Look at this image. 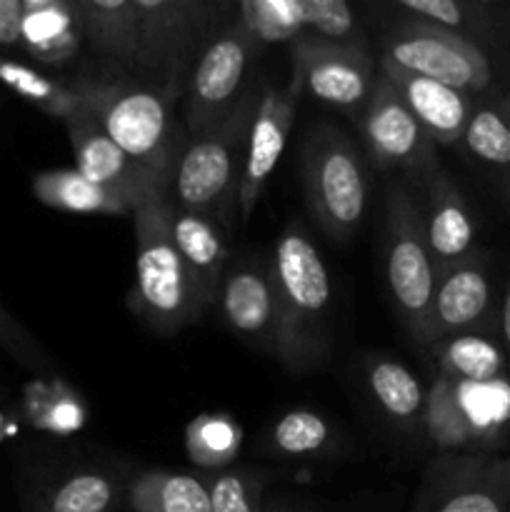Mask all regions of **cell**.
<instances>
[{
	"label": "cell",
	"instance_id": "1",
	"mask_svg": "<svg viewBox=\"0 0 510 512\" xmlns=\"http://www.w3.org/2000/svg\"><path fill=\"white\" fill-rule=\"evenodd\" d=\"M275 288L273 353L293 373H305L328 348L330 275L300 223H288L270 260Z\"/></svg>",
	"mask_w": 510,
	"mask_h": 512
},
{
	"label": "cell",
	"instance_id": "2",
	"mask_svg": "<svg viewBox=\"0 0 510 512\" xmlns=\"http://www.w3.org/2000/svg\"><path fill=\"white\" fill-rule=\"evenodd\" d=\"M80 110L88 113L125 155L173 188L185 133L173 120V100L160 90L78 80Z\"/></svg>",
	"mask_w": 510,
	"mask_h": 512
},
{
	"label": "cell",
	"instance_id": "3",
	"mask_svg": "<svg viewBox=\"0 0 510 512\" xmlns=\"http://www.w3.org/2000/svg\"><path fill=\"white\" fill-rule=\"evenodd\" d=\"M135 290L138 313L153 328L173 333L208 308L203 290L185 265L170 233V193H155L133 210Z\"/></svg>",
	"mask_w": 510,
	"mask_h": 512
},
{
	"label": "cell",
	"instance_id": "4",
	"mask_svg": "<svg viewBox=\"0 0 510 512\" xmlns=\"http://www.w3.org/2000/svg\"><path fill=\"white\" fill-rule=\"evenodd\" d=\"M258 105L260 90H245L223 120L188 140L170 188V200L178 208L210 220H225L233 213Z\"/></svg>",
	"mask_w": 510,
	"mask_h": 512
},
{
	"label": "cell",
	"instance_id": "5",
	"mask_svg": "<svg viewBox=\"0 0 510 512\" xmlns=\"http://www.w3.org/2000/svg\"><path fill=\"white\" fill-rule=\"evenodd\" d=\"M303 180L315 223L330 238H348L365 215L368 185L353 143L333 123L310 128L303 145Z\"/></svg>",
	"mask_w": 510,
	"mask_h": 512
},
{
	"label": "cell",
	"instance_id": "6",
	"mask_svg": "<svg viewBox=\"0 0 510 512\" xmlns=\"http://www.w3.org/2000/svg\"><path fill=\"white\" fill-rule=\"evenodd\" d=\"M385 273L405 328L420 343H433V298L438 275L425 243L423 213L405 188H393L388 193Z\"/></svg>",
	"mask_w": 510,
	"mask_h": 512
},
{
	"label": "cell",
	"instance_id": "7",
	"mask_svg": "<svg viewBox=\"0 0 510 512\" xmlns=\"http://www.w3.org/2000/svg\"><path fill=\"white\" fill-rule=\"evenodd\" d=\"M385 58L428 80L478 93L490 85V60L483 50L455 30L428 23H410L385 43Z\"/></svg>",
	"mask_w": 510,
	"mask_h": 512
},
{
	"label": "cell",
	"instance_id": "8",
	"mask_svg": "<svg viewBox=\"0 0 510 512\" xmlns=\"http://www.w3.org/2000/svg\"><path fill=\"white\" fill-rule=\"evenodd\" d=\"M138 10V60L135 68L158 80L165 98L175 100L188 55L205 23V5L193 0H133Z\"/></svg>",
	"mask_w": 510,
	"mask_h": 512
},
{
	"label": "cell",
	"instance_id": "9",
	"mask_svg": "<svg viewBox=\"0 0 510 512\" xmlns=\"http://www.w3.org/2000/svg\"><path fill=\"white\" fill-rule=\"evenodd\" d=\"M370 158L378 168H398L430 180L438 173L435 143L415 120L388 78H375L360 118Z\"/></svg>",
	"mask_w": 510,
	"mask_h": 512
},
{
	"label": "cell",
	"instance_id": "10",
	"mask_svg": "<svg viewBox=\"0 0 510 512\" xmlns=\"http://www.w3.org/2000/svg\"><path fill=\"white\" fill-rule=\"evenodd\" d=\"M373 60L363 48L350 43H330L315 35L293 43L295 93H308L335 108H358L373 90Z\"/></svg>",
	"mask_w": 510,
	"mask_h": 512
},
{
	"label": "cell",
	"instance_id": "11",
	"mask_svg": "<svg viewBox=\"0 0 510 512\" xmlns=\"http://www.w3.org/2000/svg\"><path fill=\"white\" fill-rule=\"evenodd\" d=\"M258 45V40L243 25H235L205 48V53L198 60V68L190 78V138L205 133L228 115V110L235 105V98H240L238 90L243 85L245 70H248V63L253 60Z\"/></svg>",
	"mask_w": 510,
	"mask_h": 512
},
{
	"label": "cell",
	"instance_id": "12",
	"mask_svg": "<svg viewBox=\"0 0 510 512\" xmlns=\"http://www.w3.org/2000/svg\"><path fill=\"white\" fill-rule=\"evenodd\" d=\"M65 130L75 155V170L93 183L123 195L133 210L150 195L170 193L168 185L160 183L143 165L125 155L88 113L78 110L70 115L65 120Z\"/></svg>",
	"mask_w": 510,
	"mask_h": 512
},
{
	"label": "cell",
	"instance_id": "13",
	"mask_svg": "<svg viewBox=\"0 0 510 512\" xmlns=\"http://www.w3.org/2000/svg\"><path fill=\"white\" fill-rule=\"evenodd\" d=\"M295 108H298V93L293 88H265L260 93L258 113H255L253 125L248 135V150H245L243 178H240L238 210L240 220L248 223L253 215L255 203L263 193L265 183L273 175L280 155H283L285 140H288L290 128L295 120Z\"/></svg>",
	"mask_w": 510,
	"mask_h": 512
},
{
	"label": "cell",
	"instance_id": "14",
	"mask_svg": "<svg viewBox=\"0 0 510 512\" xmlns=\"http://www.w3.org/2000/svg\"><path fill=\"white\" fill-rule=\"evenodd\" d=\"M383 78L390 80L410 113L415 115L435 145H455L463 140L468 120L473 115L470 95L448 88L438 80H428L410 70L400 68L393 60L383 58Z\"/></svg>",
	"mask_w": 510,
	"mask_h": 512
},
{
	"label": "cell",
	"instance_id": "15",
	"mask_svg": "<svg viewBox=\"0 0 510 512\" xmlns=\"http://www.w3.org/2000/svg\"><path fill=\"white\" fill-rule=\"evenodd\" d=\"M220 308L240 338L273 350L275 343V288L270 263L243 260L228 265L220 285Z\"/></svg>",
	"mask_w": 510,
	"mask_h": 512
},
{
	"label": "cell",
	"instance_id": "16",
	"mask_svg": "<svg viewBox=\"0 0 510 512\" xmlns=\"http://www.w3.org/2000/svg\"><path fill=\"white\" fill-rule=\"evenodd\" d=\"M425 243L438 280L455 265L465 263L473 250V218L460 190L443 170L428 180V208L423 215Z\"/></svg>",
	"mask_w": 510,
	"mask_h": 512
},
{
	"label": "cell",
	"instance_id": "17",
	"mask_svg": "<svg viewBox=\"0 0 510 512\" xmlns=\"http://www.w3.org/2000/svg\"><path fill=\"white\" fill-rule=\"evenodd\" d=\"M490 310V280L483 263L468 258L438 280L433 298V343L478 328Z\"/></svg>",
	"mask_w": 510,
	"mask_h": 512
},
{
	"label": "cell",
	"instance_id": "18",
	"mask_svg": "<svg viewBox=\"0 0 510 512\" xmlns=\"http://www.w3.org/2000/svg\"><path fill=\"white\" fill-rule=\"evenodd\" d=\"M170 233L208 305L215 303L220 298V285L228 270V248H225L218 223L200 213L178 208L170 200Z\"/></svg>",
	"mask_w": 510,
	"mask_h": 512
},
{
	"label": "cell",
	"instance_id": "19",
	"mask_svg": "<svg viewBox=\"0 0 510 512\" xmlns=\"http://www.w3.org/2000/svg\"><path fill=\"white\" fill-rule=\"evenodd\" d=\"M83 43L78 3L68 0H25L23 48L45 65H65Z\"/></svg>",
	"mask_w": 510,
	"mask_h": 512
},
{
	"label": "cell",
	"instance_id": "20",
	"mask_svg": "<svg viewBox=\"0 0 510 512\" xmlns=\"http://www.w3.org/2000/svg\"><path fill=\"white\" fill-rule=\"evenodd\" d=\"M83 38L98 55L115 65H135L138 60V10L133 0H80Z\"/></svg>",
	"mask_w": 510,
	"mask_h": 512
},
{
	"label": "cell",
	"instance_id": "21",
	"mask_svg": "<svg viewBox=\"0 0 510 512\" xmlns=\"http://www.w3.org/2000/svg\"><path fill=\"white\" fill-rule=\"evenodd\" d=\"M33 195L43 205L80 215H133V205L123 195L103 188L70 170H45L33 178Z\"/></svg>",
	"mask_w": 510,
	"mask_h": 512
},
{
	"label": "cell",
	"instance_id": "22",
	"mask_svg": "<svg viewBox=\"0 0 510 512\" xmlns=\"http://www.w3.org/2000/svg\"><path fill=\"white\" fill-rule=\"evenodd\" d=\"M133 512H210V488L195 475L153 470L130 483Z\"/></svg>",
	"mask_w": 510,
	"mask_h": 512
},
{
	"label": "cell",
	"instance_id": "23",
	"mask_svg": "<svg viewBox=\"0 0 510 512\" xmlns=\"http://www.w3.org/2000/svg\"><path fill=\"white\" fill-rule=\"evenodd\" d=\"M0 83L8 85L15 95L43 110L45 115L63 120V123L80 110L78 85H63L28 65L3 58V55H0Z\"/></svg>",
	"mask_w": 510,
	"mask_h": 512
},
{
	"label": "cell",
	"instance_id": "24",
	"mask_svg": "<svg viewBox=\"0 0 510 512\" xmlns=\"http://www.w3.org/2000/svg\"><path fill=\"white\" fill-rule=\"evenodd\" d=\"M425 428L438 448H463L475 435L473 420L460 398V385L450 375H440L425 395Z\"/></svg>",
	"mask_w": 510,
	"mask_h": 512
},
{
	"label": "cell",
	"instance_id": "25",
	"mask_svg": "<svg viewBox=\"0 0 510 512\" xmlns=\"http://www.w3.org/2000/svg\"><path fill=\"white\" fill-rule=\"evenodd\" d=\"M240 25L258 43H288L305 38L303 0H243Z\"/></svg>",
	"mask_w": 510,
	"mask_h": 512
},
{
	"label": "cell",
	"instance_id": "26",
	"mask_svg": "<svg viewBox=\"0 0 510 512\" xmlns=\"http://www.w3.org/2000/svg\"><path fill=\"white\" fill-rule=\"evenodd\" d=\"M370 390L393 418L413 420L425 410V395L418 378L393 360H380L370 368Z\"/></svg>",
	"mask_w": 510,
	"mask_h": 512
},
{
	"label": "cell",
	"instance_id": "27",
	"mask_svg": "<svg viewBox=\"0 0 510 512\" xmlns=\"http://www.w3.org/2000/svg\"><path fill=\"white\" fill-rule=\"evenodd\" d=\"M460 143L480 163L498 170H510V123L500 108H493V105L473 108Z\"/></svg>",
	"mask_w": 510,
	"mask_h": 512
},
{
	"label": "cell",
	"instance_id": "28",
	"mask_svg": "<svg viewBox=\"0 0 510 512\" xmlns=\"http://www.w3.org/2000/svg\"><path fill=\"white\" fill-rule=\"evenodd\" d=\"M240 450V428L225 415H200L188 428V453L203 468L228 465Z\"/></svg>",
	"mask_w": 510,
	"mask_h": 512
},
{
	"label": "cell",
	"instance_id": "29",
	"mask_svg": "<svg viewBox=\"0 0 510 512\" xmlns=\"http://www.w3.org/2000/svg\"><path fill=\"white\" fill-rule=\"evenodd\" d=\"M113 503V480L100 473H80L58 485L40 512H108Z\"/></svg>",
	"mask_w": 510,
	"mask_h": 512
},
{
	"label": "cell",
	"instance_id": "30",
	"mask_svg": "<svg viewBox=\"0 0 510 512\" xmlns=\"http://www.w3.org/2000/svg\"><path fill=\"white\" fill-rule=\"evenodd\" d=\"M498 350L480 338H458L445 350L443 368L445 375L453 380H473V383H485L500 373Z\"/></svg>",
	"mask_w": 510,
	"mask_h": 512
},
{
	"label": "cell",
	"instance_id": "31",
	"mask_svg": "<svg viewBox=\"0 0 510 512\" xmlns=\"http://www.w3.org/2000/svg\"><path fill=\"white\" fill-rule=\"evenodd\" d=\"M508 493L503 478L495 475H478L455 485L435 512H505Z\"/></svg>",
	"mask_w": 510,
	"mask_h": 512
},
{
	"label": "cell",
	"instance_id": "32",
	"mask_svg": "<svg viewBox=\"0 0 510 512\" xmlns=\"http://www.w3.org/2000/svg\"><path fill=\"white\" fill-rule=\"evenodd\" d=\"M328 443V425L310 410L283 415L273 430V445L285 455H308Z\"/></svg>",
	"mask_w": 510,
	"mask_h": 512
},
{
	"label": "cell",
	"instance_id": "33",
	"mask_svg": "<svg viewBox=\"0 0 510 512\" xmlns=\"http://www.w3.org/2000/svg\"><path fill=\"white\" fill-rule=\"evenodd\" d=\"M305 30H315L320 40L340 43L355 30V15L345 0H303Z\"/></svg>",
	"mask_w": 510,
	"mask_h": 512
},
{
	"label": "cell",
	"instance_id": "34",
	"mask_svg": "<svg viewBox=\"0 0 510 512\" xmlns=\"http://www.w3.org/2000/svg\"><path fill=\"white\" fill-rule=\"evenodd\" d=\"M210 512H263L260 488L245 473H225L210 485Z\"/></svg>",
	"mask_w": 510,
	"mask_h": 512
},
{
	"label": "cell",
	"instance_id": "35",
	"mask_svg": "<svg viewBox=\"0 0 510 512\" xmlns=\"http://www.w3.org/2000/svg\"><path fill=\"white\" fill-rule=\"evenodd\" d=\"M0 348H3L5 353L13 355L18 363L28 365V368L33 370L48 368V363H45L38 345H35L33 338H30V335L25 333V330L20 328L8 313H5L3 305H0Z\"/></svg>",
	"mask_w": 510,
	"mask_h": 512
},
{
	"label": "cell",
	"instance_id": "36",
	"mask_svg": "<svg viewBox=\"0 0 510 512\" xmlns=\"http://www.w3.org/2000/svg\"><path fill=\"white\" fill-rule=\"evenodd\" d=\"M400 8L423 23L455 30V33L465 25V8L455 0H400Z\"/></svg>",
	"mask_w": 510,
	"mask_h": 512
},
{
	"label": "cell",
	"instance_id": "37",
	"mask_svg": "<svg viewBox=\"0 0 510 512\" xmlns=\"http://www.w3.org/2000/svg\"><path fill=\"white\" fill-rule=\"evenodd\" d=\"M25 0H0V45L23 43Z\"/></svg>",
	"mask_w": 510,
	"mask_h": 512
},
{
	"label": "cell",
	"instance_id": "38",
	"mask_svg": "<svg viewBox=\"0 0 510 512\" xmlns=\"http://www.w3.org/2000/svg\"><path fill=\"white\" fill-rule=\"evenodd\" d=\"M500 328H503V343H505V348H508V355H510V288H508V293H505V300H503Z\"/></svg>",
	"mask_w": 510,
	"mask_h": 512
},
{
	"label": "cell",
	"instance_id": "39",
	"mask_svg": "<svg viewBox=\"0 0 510 512\" xmlns=\"http://www.w3.org/2000/svg\"><path fill=\"white\" fill-rule=\"evenodd\" d=\"M500 110H503V115L505 118H508V123H510V95L505 100H500V105H498Z\"/></svg>",
	"mask_w": 510,
	"mask_h": 512
}]
</instances>
